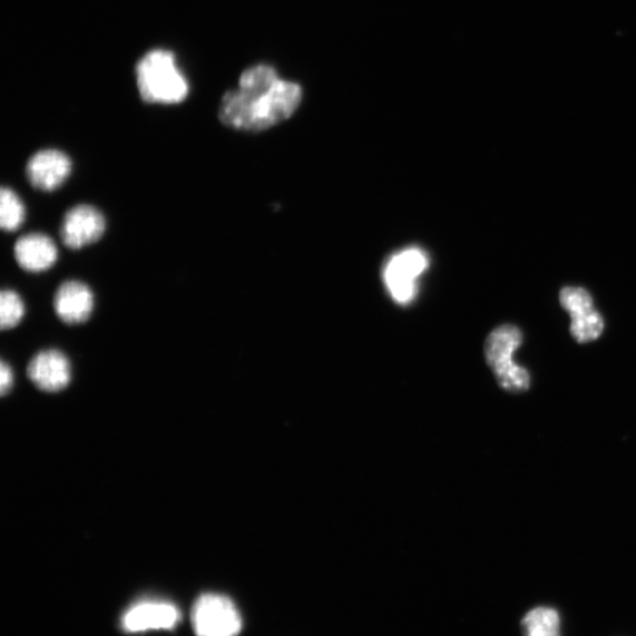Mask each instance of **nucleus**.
Masks as SVG:
<instances>
[{
	"instance_id": "nucleus-1",
	"label": "nucleus",
	"mask_w": 636,
	"mask_h": 636,
	"mask_svg": "<svg viewBox=\"0 0 636 636\" xmlns=\"http://www.w3.org/2000/svg\"><path fill=\"white\" fill-rule=\"evenodd\" d=\"M301 100V87L288 80L278 79L265 87H238L222 97L218 118L234 130L260 133L290 119Z\"/></svg>"
},
{
	"instance_id": "nucleus-2",
	"label": "nucleus",
	"mask_w": 636,
	"mask_h": 636,
	"mask_svg": "<svg viewBox=\"0 0 636 636\" xmlns=\"http://www.w3.org/2000/svg\"><path fill=\"white\" fill-rule=\"evenodd\" d=\"M140 98L150 105H178L188 97V80L179 71L175 55L153 50L143 56L136 67Z\"/></svg>"
},
{
	"instance_id": "nucleus-3",
	"label": "nucleus",
	"mask_w": 636,
	"mask_h": 636,
	"mask_svg": "<svg viewBox=\"0 0 636 636\" xmlns=\"http://www.w3.org/2000/svg\"><path fill=\"white\" fill-rule=\"evenodd\" d=\"M522 340L518 326L503 324L492 331L485 343L486 361L499 385L510 394H522L530 388L529 373L512 360Z\"/></svg>"
},
{
	"instance_id": "nucleus-4",
	"label": "nucleus",
	"mask_w": 636,
	"mask_h": 636,
	"mask_svg": "<svg viewBox=\"0 0 636 636\" xmlns=\"http://www.w3.org/2000/svg\"><path fill=\"white\" fill-rule=\"evenodd\" d=\"M192 624L197 636H238L242 617L232 599L221 594H203L192 609Z\"/></svg>"
},
{
	"instance_id": "nucleus-5",
	"label": "nucleus",
	"mask_w": 636,
	"mask_h": 636,
	"mask_svg": "<svg viewBox=\"0 0 636 636\" xmlns=\"http://www.w3.org/2000/svg\"><path fill=\"white\" fill-rule=\"evenodd\" d=\"M428 257L419 248L404 249L388 260L383 278L387 291L399 304L413 302L418 293V280L428 268Z\"/></svg>"
},
{
	"instance_id": "nucleus-6",
	"label": "nucleus",
	"mask_w": 636,
	"mask_h": 636,
	"mask_svg": "<svg viewBox=\"0 0 636 636\" xmlns=\"http://www.w3.org/2000/svg\"><path fill=\"white\" fill-rule=\"evenodd\" d=\"M107 221L97 208L79 204L67 212L60 223V239L68 248L78 251L96 243L105 235Z\"/></svg>"
},
{
	"instance_id": "nucleus-7",
	"label": "nucleus",
	"mask_w": 636,
	"mask_h": 636,
	"mask_svg": "<svg viewBox=\"0 0 636 636\" xmlns=\"http://www.w3.org/2000/svg\"><path fill=\"white\" fill-rule=\"evenodd\" d=\"M560 303L571 316L570 333L577 342L588 343L601 336L604 319L594 310L593 299L587 291L567 286L560 293Z\"/></svg>"
},
{
	"instance_id": "nucleus-8",
	"label": "nucleus",
	"mask_w": 636,
	"mask_h": 636,
	"mask_svg": "<svg viewBox=\"0 0 636 636\" xmlns=\"http://www.w3.org/2000/svg\"><path fill=\"white\" fill-rule=\"evenodd\" d=\"M72 172L71 158L57 149L33 154L27 164V176L37 190L53 192L63 186Z\"/></svg>"
},
{
	"instance_id": "nucleus-9",
	"label": "nucleus",
	"mask_w": 636,
	"mask_h": 636,
	"mask_svg": "<svg viewBox=\"0 0 636 636\" xmlns=\"http://www.w3.org/2000/svg\"><path fill=\"white\" fill-rule=\"evenodd\" d=\"M180 622L179 609L166 601L143 600L131 606L121 618L128 633L174 629Z\"/></svg>"
},
{
	"instance_id": "nucleus-10",
	"label": "nucleus",
	"mask_w": 636,
	"mask_h": 636,
	"mask_svg": "<svg viewBox=\"0 0 636 636\" xmlns=\"http://www.w3.org/2000/svg\"><path fill=\"white\" fill-rule=\"evenodd\" d=\"M95 306V296L90 286L80 281L61 283L53 297L55 313L67 324L87 322Z\"/></svg>"
},
{
	"instance_id": "nucleus-11",
	"label": "nucleus",
	"mask_w": 636,
	"mask_h": 636,
	"mask_svg": "<svg viewBox=\"0 0 636 636\" xmlns=\"http://www.w3.org/2000/svg\"><path fill=\"white\" fill-rule=\"evenodd\" d=\"M28 375L42 391L58 392L69 384L71 366L63 353L51 349L33 356L28 365Z\"/></svg>"
},
{
	"instance_id": "nucleus-12",
	"label": "nucleus",
	"mask_w": 636,
	"mask_h": 636,
	"mask_svg": "<svg viewBox=\"0 0 636 636\" xmlns=\"http://www.w3.org/2000/svg\"><path fill=\"white\" fill-rule=\"evenodd\" d=\"M13 254L20 268L29 273L47 272L58 258L56 243L42 233H31L18 238Z\"/></svg>"
},
{
	"instance_id": "nucleus-13",
	"label": "nucleus",
	"mask_w": 636,
	"mask_h": 636,
	"mask_svg": "<svg viewBox=\"0 0 636 636\" xmlns=\"http://www.w3.org/2000/svg\"><path fill=\"white\" fill-rule=\"evenodd\" d=\"M526 636H560V618L557 610L539 607L530 610L522 620Z\"/></svg>"
},
{
	"instance_id": "nucleus-14",
	"label": "nucleus",
	"mask_w": 636,
	"mask_h": 636,
	"mask_svg": "<svg viewBox=\"0 0 636 636\" xmlns=\"http://www.w3.org/2000/svg\"><path fill=\"white\" fill-rule=\"evenodd\" d=\"M26 216L22 199L11 188L3 187L0 190V227L4 232L13 233L22 227Z\"/></svg>"
},
{
	"instance_id": "nucleus-15",
	"label": "nucleus",
	"mask_w": 636,
	"mask_h": 636,
	"mask_svg": "<svg viewBox=\"0 0 636 636\" xmlns=\"http://www.w3.org/2000/svg\"><path fill=\"white\" fill-rule=\"evenodd\" d=\"M26 314V305L16 292L7 290L0 293V326L3 331L12 330Z\"/></svg>"
},
{
	"instance_id": "nucleus-16",
	"label": "nucleus",
	"mask_w": 636,
	"mask_h": 636,
	"mask_svg": "<svg viewBox=\"0 0 636 636\" xmlns=\"http://www.w3.org/2000/svg\"><path fill=\"white\" fill-rule=\"evenodd\" d=\"M12 381H13V375L11 368L6 362H3L2 365H0V389H2L3 395H6L10 391V388L12 387Z\"/></svg>"
}]
</instances>
